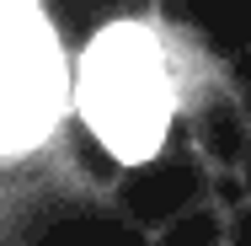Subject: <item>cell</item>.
<instances>
[{
    "instance_id": "obj_1",
    "label": "cell",
    "mask_w": 251,
    "mask_h": 246,
    "mask_svg": "<svg viewBox=\"0 0 251 246\" xmlns=\"http://www.w3.org/2000/svg\"><path fill=\"white\" fill-rule=\"evenodd\" d=\"M171 75L166 59L139 27H112L101 32L86 64H80V112L91 118L107 150L123 161L155 155L166 118H171Z\"/></svg>"
},
{
    "instance_id": "obj_2",
    "label": "cell",
    "mask_w": 251,
    "mask_h": 246,
    "mask_svg": "<svg viewBox=\"0 0 251 246\" xmlns=\"http://www.w3.org/2000/svg\"><path fill=\"white\" fill-rule=\"evenodd\" d=\"M64 59L27 0H0V150L38 145L64 112Z\"/></svg>"
}]
</instances>
